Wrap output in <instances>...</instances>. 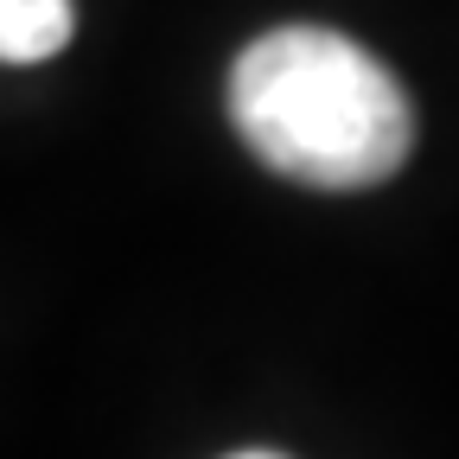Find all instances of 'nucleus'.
<instances>
[{
	"label": "nucleus",
	"mask_w": 459,
	"mask_h": 459,
	"mask_svg": "<svg viewBox=\"0 0 459 459\" xmlns=\"http://www.w3.org/2000/svg\"><path fill=\"white\" fill-rule=\"evenodd\" d=\"M230 459H274V453H230Z\"/></svg>",
	"instance_id": "obj_3"
},
{
	"label": "nucleus",
	"mask_w": 459,
	"mask_h": 459,
	"mask_svg": "<svg viewBox=\"0 0 459 459\" xmlns=\"http://www.w3.org/2000/svg\"><path fill=\"white\" fill-rule=\"evenodd\" d=\"M77 7L71 0H0V57L7 65H45L71 45Z\"/></svg>",
	"instance_id": "obj_2"
},
{
	"label": "nucleus",
	"mask_w": 459,
	"mask_h": 459,
	"mask_svg": "<svg viewBox=\"0 0 459 459\" xmlns=\"http://www.w3.org/2000/svg\"><path fill=\"white\" fill-rule=\"evenodd\" d=\"M230 122L294 186L364 192L402 172L415 108L383 57L332 26H274L230 65Z\"/></svg>",
	"instance_id": "obj_1"
}]
</instances>
